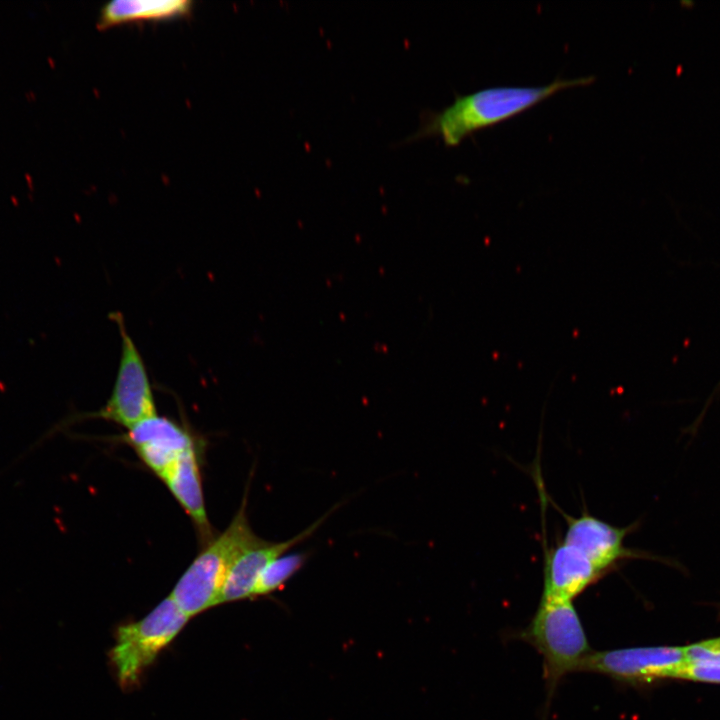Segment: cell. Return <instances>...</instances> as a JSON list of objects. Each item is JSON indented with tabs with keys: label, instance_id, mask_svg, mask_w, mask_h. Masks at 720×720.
Wrapping results in <instances>:
<instances>
[{
	"label": "cell",
	"instance_id": "obj_1",
	"mask_svg": "<svg viewBox=\"0 0 720 720\" xmlns=\"http://www.w3.org/2000/svg\"><path fill=\"white\" fill-rule=\"evenodd\" d=\"M593 77L557 79L543 86H501L458 96L440 112L430 113L414 137L440 136L448 146L458 145L476 130L507 120L556 92L588 85Z\"/></svg>",
	"mask_w": 720,
	"mask_h": 720
},
{
	"label": "cell",
	"instance_id": "obj_2",
	"mask_svg": "<svg viewBox=\"0 0 720 720\" xmlns=\"http://www.w3.org/2000/svg\"><path fill=\"white\" fill-rule=\"evenodd\" d=\"M517 638L532 645L543 658V676L550 699L568 674L581 672L593 652L572 601L540 599L530 623Z\"/></svg>",
	"mask_w": 720,
	"mask_h": 720
},
{
	"label": "cell",
	"instance_id": "obj_3",
	"mask_svg": "<svg viewBox=\"0 0 720 720\" xmlns=\"http://www.w3.org/2000/svg\"><path fill=\"white\" fill-rule=\"evenodd\" d=\"M246 507L245 495L229 526L204 546L174 586L170 597L187 616L218 604L232 562L258 537L249 525Z\"/></svg>",
	"mask_w": 720,
	"mask_h": 720
},
{
	"label": "cell",
	"instance_id": "obj_4",
	"mask_svg": "<svg viewBox=\"0 0 720 720\" xmlns=\"http://www.w3.org/2000/svg\"><path fill=\"white\" fill-rule=\"evenodd\" d=\"M189 619L169 596L137 622L121 625L109 657L122 689L136 686L149 666Z\"/></svg>",
	"mask_w": 720,
	"mask_h": 720
},
{
	"label": "cell",
	"instance_id": "obj_5",
	"mask_svg": "<svg viewBox=\"0 0 720 720\" xmlns=\"http://www.w3.org/2000/svg\"><path fill=\"white\" fill-rule=\"evenodd\" d=\"M121 338V352L115 382L109 398L97 412L90 414L127 429L157 415L149 374L143 357L130 336L124 318L112 312Z\"/></svg>",
	"mask_w": 720,
	"mask_h": 720
},
{
	"label": "cell",
	"instance_id": "obj_6",
	"mask_svg": "<svg viewBox=\"0 0 720 720\" xmlns=\"http://www.w3.org/2000/svg\"><path fill=\"white\" fill-rule=\"evenodd\" d=\"M686 662L684 647H629L593 651L585 660L581 672L598 673L617 683L639 687L676 679Z\"/></svg>",
	"mask_w": 720,
	"mask_h": 720
},
{
	"label": "cell",
	"instance_id": "obj_7",
	"mask_svg": "<svg viewBox=\"0 0 720 720\" xmlns=\"http://www.w3.org/2000/svg\"><path fill=\"white\" fill-rule=\"evenodd\" d=\"M566 521L563 542L580 551L599 571L607 575L630 559H661L625 546V538L634 526L617 527L584 511L573 517L557 508Z\"/></svg>",
	"mask_w": 720,
	"mask_h": 720
},
{
	"label": "cell",
	"instance_id": "obj_8",
	"mask_svg": "<svg viewBox=\"0 0 720 720\" xmlns=\"http://www.w3.org/2000/svg\"><path fill=\"white\" fill-rule=\"evenodd\" d=\"M127 430L122 441L160 480L188 449L197 445L184 425L165 416H152Z\"/></svg>",
	"mask_w": 720,
	"mask_h": 720
},
{
	"label": "cell",
	"instance_id": "obj_9",
	"mask_svg": "<svg viewBox=\"0 0 720 720\" xmlns=\"http://www.w3.org/2000/svg\"><path fill=\"white\" fill-rule=\"evenodd\" d=\"M337 507L288 540L270 542L259 536L253 540L232 562L222 585L218 604L252 598L257 579L264 567L310 537Z\"/></svg>",
	"mask_w": 720,
	"mask_h": 720
},
{
	"label": "cell",
	"instance_id": "obj_10",
	"mask_svg": "<svg viewBox=\"0 0 720 720\" xmlns=\"http://www.w3.org/2000/svg\"><path fill=\"white\" fill-rule=\"evenodd\" d=\"M605 575L562 540L545 546L542 599L573 601Z\"/></svg>",
	"mask_w": 720,
	"mask_h": 720
},
{
	"label": "cell",
	"instance_id": "obj_11",
	"mask_svg": "<svg viewBox=\"0 0 720 720\" xmlns=\"http://www.w3.org/2000/svg\"><path fill=\"white\" fill-rule=\"evenodd\" d=\"M161 480L191 518L203 545L208 544L214 536L203 497L198 446L188 449Z\"/></svg>",
	"mask_w": 720,
	"mask_h": 720
},
{
	"label": "cell",
	"instance_id": "obj_12",
	"mask_svg": "<svg viewBox=\"0 0 720 720\" xmlns=\"http://www.w3.org/2000/svg\"><path fill=\"white\" fill-rule=\"evenodd\" d=\"M191 9L186 0H115L101 10L98 25L107 28L125 22L182 16Z\"/></svg>",
	"mask_w": 720,
	"mask_h": 720
},
{
	"label": "cell",
	"instance_id": "obj_13",
	"mask_svg": "<svg viewBox=\"0 0 720 720\" xmlns=\"http://www.w3.org/2000/svg\"><path fill=\"white\" fill-rule=\"evenodd\" d=\"M308 557L309 554L304 552H286L270 561L257 579L253 597L279 590L302 569Z\"/></svg>",
	"mask_w": 720,
	"mask_h": 720
},
{
	"label": "cell",
	"instance_id": "obj_14",
	"mask_svg": "<svg viewBox=\"0 0 720 720\" xmlns=\"http://www.w3.org/2000/svg\"><path fill=\"white\" fill-rule=\"evenodd\" d=\"M676 679L720 684V662H686L678 671Z\"/></svg>",
	"mask_w": 720,
	"mask_h": 720
},
{
	"label": "cell",
	"instance_id": "obj_15",
	"mask_svg": "<svg viewBox=\"0 0 720 720\" xmlns=\"http://www.w3.org/2000/svg\"><path fill=\"white\" fill-rule=\"evenodd\" d=\"M687 662H720V637L702 640L684 646Z\"/></svg>",
	"mask_w": 720,
	"mask_h": 720
}]
</instances>
